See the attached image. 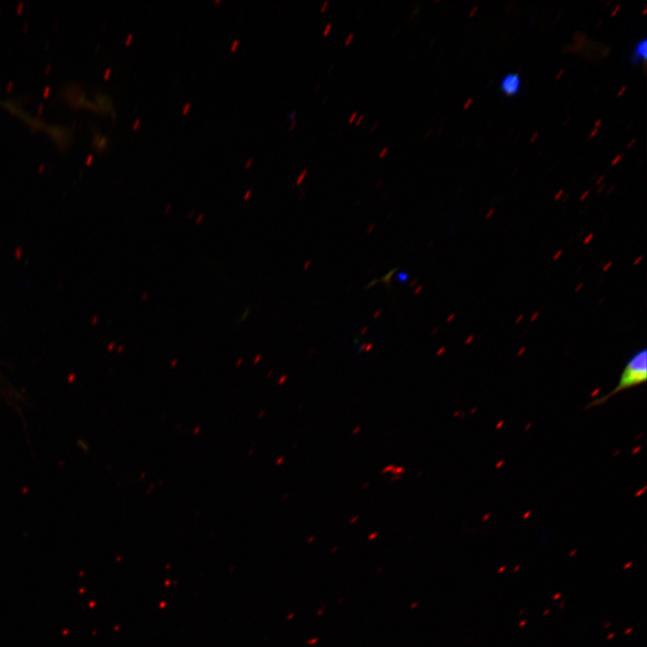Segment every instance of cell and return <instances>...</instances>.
I'll list each match as a JSON object with an SVG mask.
<instances>
[{
	"instance_id": "1",
	"label": "cell",
	"mask_w": 647,
	"mask_h": 647,
	"mask_svg": "<svg viewBox=\"0 0 647 647\" xmlns=\"http://www.w3.org/2000/svg\"><path fill=\"white\" fill-rule=\"evenodd\" d=\"M647 380V350H638L627 359L618 379L617 385L605 395L590 401L586 408H592L607 402L616 394L639 386Z\"/></svg>"
},
{
	"instance_id": "2",
	"label": "cell",
	"mask_w": 647,
	"mask_h": 647,
	"mask_svg": "<svg viewBox=\"0 0 647 647\" xmlns=\"http://www.w3.org/2000/svg\"><path fill=\"white\" fill-rule=\"evenodd\" d=\"M500 85L504 95H516L519 93L521 87L520 76L516 72L508 73L501 78Z\"/></svg>"
},
{
	"instance_id": "3",
	"label": "cell",
	"mask_w": 647,
	"mask_h": 647,
	"mask_svg": "<svg viewBox=\"0 0 647 647\" xmlns=\"http://www.w3.org/2000/svg\"><path fill=\"white\" fill-rule=\"evenodd\" d=\"M647 57V41L646 39L639 40L634 49L633 63L637 64L641 59L645 60Z\"/></svg>"
},
{
	"instance_id": "4",
	"label": "cell",
	"mask_w": 647,
	"mask_h": 647,
	"mask_svg": "<svg viewBox=\"0 0 647 647\" xmlns=\"http://www.w3.org/2000/svg\"><path fill=\"white\" fill-rule=\"evenodd\" d=\"M396 282L405 284L410 281V274L405 270L399 271L395 276Z\"/></svg>"
},
{
	"instance_id": "5",
	"label": "cell",
	"mask_w": 647,
	"mask_h": 647,
	"mask_svg": "<svg viewBox=\"0 0 647 647\" xmlns=\"http://www.w3.org/2000/svg\"><path fill=\"white\" fill-rule=\"evenodd\" d=\"M307 172H308V168H305V169L302 171V173H301L299 174V176L297 177V180L296 181V183H297V184H299V183H301V182H303V180L305 179V177H306V174H307Z\"/></svg>"
},
{
	"instance_id": "6",
	"label": "cell",
	"mask_w": 647,
	"mask_h": 647,
	"mask_svg": "<svg viewBox=\"0 0 647 647\" xmlns=\"http://www.w3.org/2000/svg\"><path fill=\"white\" fill-rule=\"evenodd\" d=\"M332 27V22L326 23V25L324 26V31H323V35L327 36L329 34V32L331 31Z\"/></svg>"
},
{
	"instance_id": "7",
	"label": "cell",
	"mask_w": 647,
	"mask_h": 647,
	"mask_svg": "<svg viewBox=\"0 0 647 647\" xmlns=\"http://www.w3.org/2000/svg\"><path fill=\"white\" fill-rule=\"evenodd\" d=\"M388 150H389L388 146H384L378 154L379 158H384L386 155V154L388 153Z\"/></svg>"
},
{
	"instance_id": "8",
	"label": "cell",
	"mask_w": 647,
	"mask_h": 647,
	"mask_svg": "<svg viewBox=\"0 0 647 647\" xmlns=\"http://www.w3.org/2000/svg\"><path fill=\"white\" fill-rule=\"evenodd\" d=\"M354 38V33L350 32L344 40L345 46H348Z\"/></svg>"
},
{
	"instance_id": "9",
	"label": "cell",
	"mask_w": 647,
	"mask_h": 647,
	"mask_svg": "<svg viewBox=\"0 0 647 647\" xmlns=\"http://www.w3.org/2000/svg\"><path fill=\"white\" fill-rule=\"evenodd\" d=\"M357 115H358V113H357L356 111H353V112L350 114V118H349V120H348V123H349V124L353 123V122L355 121L356 118H357Z\"/></svg>"
},
{
	"instance_id": "10",
	"label": "cell",
	"mask_w": 647,
	"mask_h": 647,
	"mask_svg": "<svg viewBox=\"0 0 647 647\" xmlns=\"http://www.w3.org/2000/svg\"><path fill=\"white\" fill-rule=\"evenodd\" d=\"M420 10H421V7H420V6H416V7L413 9V11L412 12V13H411V15H410V17H409V20L413 19V17H414L416 14H418V13L420 12Z\"/></svg>"
},
{
	"instance_id": "11",
	"label": "cell",
	"mask_w": 647,
	"mask_h": 647,
	"mask_svg": "<svg viewBox=\"0 0 647 647\" xmlns=\"http://www.w3.org/2000/svg\"><path fill=\"white\" fill-rule=\"evenodd\" d=\"M328 4H329V1H328V0H325V1L322 4V5H321L320 12H321V13L325 12Z\"/></svg>"
},
{
	"instance_id": "12",
	"label": "cell",
	"mask_w": 647,
	"mask_h": 647,
	"mask_svg": "<svg viewBox=\"0 0 647 647\" xmlns=\"http://www.w3.org/2000/svg\"><path fill=\"white\" fill-rule=\"evenodd\" d=\"M363 119H364V115H363V114H360V115L356 119V120H355V125H356V126L360 125V123L362 122Z\"/></svg>"
},
{
	"instance_id": "13",
	"label": "cell",
	"mask_w": 647,
	"mask_h": 647,
	"mask_svg": "<svg viewBox=\"0 0 647 647\" xmlns=\"http://www.w3.org/2000/svg\"><path fill=\"white\" fill-rule=\"evenodd\" d=\"M623 156H624V155H617V156L616 157V159L613 160V162L611 163V165H615V164H616L618 162H620V160L622 159Z\"/></svg>"
},
{
	"instance_id": "14",
	"label": "cell",
	"mask_w": 647,
	"mask_h": 647,
	"mask_svg": "<svg viewBox=\"0 0 647 647\" xmlns=\"http://www.w3.org/2000/svg\"><path fill=\"white\" fill-rule=\"evenodd\" d=\"M296 114H297V111H293L288 114V118L290 119L291 120H296Z\"/></svg>"
},
{
	"instance_id": "15",
	"label": "cell",
	"mask_w": 647,
	"mask_h": 647,
	"mask_svg": "<svg viewBox=\"0 0 647 647\" xmlns=\"http://www.w3.org/2000/svg\"><path fill=\"white\" fill-rule=\"evenodd\" d=\"M190 108H191V103L185 104L184 107H183V109H182V113H183V114H187L188 111H189V110H190Z\"/></svg>"
},
{
	"instance_id": "16",
	"label": "cell",
	"mask_w": 647,
	"mask_h": 647,
	"mask_svg": "<svg viewBox=\"0 0 647 647\" xmlns=\"http://www.w3.org/2000/svg\"><path fill=\"white\" fill-rule=\"evenodd\" d=\"M238 43H239V40H235L233 42L230 49H231L232 51H234L235 49L236 48V46H238Z\"/></svg>"
},
{
	"instance_id": "17",
	"label": "cell",
	"mask_w": 647,
	"mask_h": 647,
	"mask_svg": "<svg viewBox=\"0 0 647 647\" xmlns=\"http://www.w3.org/2000/svg\"><path fill=\"white\" fill-rule=\"evenodd\" d=\"M472 102H473V99H472V98L466 100V102H465V104H464V109H467V108L469 107V105L471 104Z\"/></svg>"
},
{
	"instance_id": "18",
	"label": "cell",
	"mask_w": 647,
	"mask_h": 647,
	"mask_svg": "<svg viewBox=\"0 0 647 647\" xmlns=\"http://www.w3.org/2000/svg\"><path fill=\"white\" fill-rule=\"evenodd\" d=\"M377 125H378V121L377 120V121H375L374 124H372V126L370 127V132L375 131V129H376V128L377 127Z\"/></svg>"
},
{
	"instance_id": "19",
	"label": "cell",
	"mask_w": 647,
	"mask_h": 647,
	"mask_svg": "<svg viewBox=\"0 0 647 647\" xmlns=\"http://www.w3.org/2000/svg\"><path fill=\"white\" fill-rule=\"evenodd\" d=\"M296 124H297V120H291V123L289 125V129H293L294 127L296 126Z\"/></svg>"
},
{
	"instance_id": "20",
	"label": "cell",
	"mask_w": 647,
	"mask_h": 647,
	"mask_svg": "<svg viewBox=\"0 0 647 647\" xmlns=\"http://www.w3.org/2000/svg\"><path fill=\"white\" fill-rule=\"evenodd\" d=\"M139 123H140V120L137 119V120L135 121V124H134L133 128H134L135 129H137L138 126H139Z\"/></svg>"
},
{
	"instance_id": "21",
	"label": "cell",
	"mask_w": 647,
	"mask_h": 647,
	"mask_svg": "<svg viewBox=\"0 0 647 647\" xmlns=\"http://www.w3.org/2000/svg\"><path fill=\"white\" fill-rule=\"evenodd\" d=\"M430 133H431V130H430V129L428 130V131L426 132V134L424 135V138L427 139V138L429 137V136H430Z\"/></svg>"
},
{
	"instance_id": "22",
	"label": "cell",
	"mask_w": 647,
	"mask_h": 647,
	"mask_svg": "<svg viewBox=\"0 0 647 647\" xmlns=\"http://www.w3.org/2000/svg\"><path fill=\"white\" fill-rule=\"evenodd\" d=\"M597 132H598V128H595V129H594V131L590 134V137H590V138L593 137L594 135H595V133H597Z\"/></svg>"
},
{
	"instance_id": "23",
	"label": "cell",
	"mask_w": 647,
	"mask_h": 647,
	"mask_svg": "<svg viewBox=\"0 0 647 647\" xmlns=\"http://www.w3.org/2000/svg\"><path fill=\"white\" fill-rule=\"evenodd\" d=\"M398 30H399V27H397V28L394 29V32H393V34H392L393 37L394 36V34L397 33Z\"/></svg>"
},
{
	"instance_id": "24",
	"label": "cell",
	"mask_w": 647,
	"mask_h": 647,
	"mask_svg": "<svg viewBox=\"0 0 647 647\" xmlns=\"http://www.w3.org/2000/svg\"><path fill=\"white\" fill-rule=\"evenodd\" d=\"M251 162L253 163V158L249 159L248 163L246 164V167H248L250 165Z\"/></svg>"
},
{
	"instance_id": "25",
	"label": "cell",
	"mask_w": 647,
	"mask_h": 647,
	"mask_svg": "<svg viewBox=\"0 0 647 647\" xmlns=\"http://www.w3.org/2000/svg\"><path fill=\"white\" fill-rule=\"evenodd\" d=\"M625 89H626V86L625 85V86L623 87V89L621 90V92H620V93H618V94H617V95H621V93H623V91H624V90H625Z\"/></svg>"
},
{
	"instance_id": "26",
	"label": "cell",
	"mask_w": 647,
	"mask_h": 647,
	"mask_svg": "<svg viewBox=\"0 0 647 647\" xmlns=\"http://www.w3.org/2000/svg\"><path fill=\"white\" fill-rule=\"evenodd\" d=\"M319 87H320V84H318L317 85H315V91H318V90H319Z\"/></svg>"
}]
</instances>
